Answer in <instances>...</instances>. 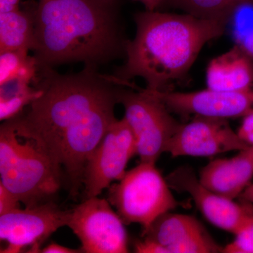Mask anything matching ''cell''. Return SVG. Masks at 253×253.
I'll return each mask as SVG.
<instances>
[{"label":"cell","mask_w":253,"mask_h":253,"mask_svg":"<svg viewBox=\"0 0 253 253\" xmlns=\"http://www.w3.org/2000/svg\"><path fill=\"white\" fill-rule=\"evenodd\" d=\"M36 86L42 89L41 96L9 121L44 147L70 195L77 197L89 156L117 120L115 108L122 85L97 68L84 66L69 75L40 68Z\"/></svg>","instance_id":"obj_1"},{"label":"cell","mask_w":253,"mask_h":253,"mask_svg":"<svg viewBox=\"0 0 253 253\" xmlns=\"http://www.w3.org/2000/svg\"><path fill=\"white\" fill-rule=\"evenodd\" d=\"M116 0H39L34 56L40 68L125 57L127 40Z\"/></svg>","instance_id":"obj_2"},{"label":"cell","mask_w":253,"mask_h":253,"mask_svg":"<svg viewBox=\"0 0 253 253\" xmlns=\"http://www.w3.org/2000/svg\"><path fill=\"white\" fill-rule=\"evenodd\" d=\"M134 21L136 34L126 41V61L111 78L123 86L142 78L152 91L184 81L204 46L223 36L226 27L186 14L147 10L136 13Z\"/></svg>","instance_id":"obj_3"},{"label":"cell","mask_w":253,"mask_h":253,"mask_svg":"<svg viewBox=\"0 0 253 253\" xmlns=\"http://www.w3.org/2000/svg\"><path fill=\"white\" fill-rule=\"evenodd\" d=\"M0 184L26 207L54 201L63 179L45 149L11 121L0 127Z\"/></svg>","instance_id":"obj_4"},{"label":"cell","mask_w":253,"mask_h":253,"mask_svg":"<svg viewBox=\"0 0 253 253\" xmlns=\"http://www.w3.org/2000/svg\"><path fill=\"white\" fill-rule=\"evenodd\" d=\"M171 190L156 164L140 162L109 186L108 201L125 224H140L144 232L158 217L177 207Z\"/></svg>","instance_id":"obj_5"},{"label":"cell","mask_w":253,"mask_h":253,"mask_svg":"<svg viewBox=\"0 0 253 253\" xmlns=\"http://www.w3.org/2000/svg\"><path fill=\"white\" fill-rule=\"evenodd\" d=\"M118 101L125 110V119L135 138L140 162H156L181 123L162 101L145 88L121 86Z\"/></svg>","instance_id":"obj_6"},{"label":"cell","mask_w":253,"mask_h":253,"mask_svg":"<svg viewBox=\"0 0 253 253\" xmlns=\"http://www.w3.org/2000/svg\"><path fill=\"white\" fill-rule=\"evenodd\" d=\"M122 219L107 200L99 196L84 199L70 210L67 226L86 253H126L127 233Z\"/></svg>","instance_id":"obj_7"},{"label":"cell","mask_w":253,"mask_h":253,"mask_svg":"<svg viewBox=\"0 0 253 253\" xmlns=\"http://www.w3.org/2000/svg\"><path fill=\"white\" fill-rule=\"evenodd\" d=\"M70 211L54 201L21 208L0 215V240L6 246L1 253H41V246L60 228L67 226Z\"/></svg>","instance_id":"obj_8"},{"label":"cell","mask_w":253,"mask_h":253,"mask_svg":"<svg viewBox=\"0 0 253 253\" xmlns=\"http://www.w3.org/2000/svg\"><path fill=\"white\" fill-rule=\"evenodd\" d=\"M136 155L135 138L124 118L111 125L86 162L84 173V199L99 196L113 181L121 180Z\"/></svg>","instance_id":"obj_9"},{"label":"cell","mask_w":253,"mask_h":253,"mask_svg":"<svg viewBox=\"0 0 253 253\" xmlns=\"http://www.w3.org/2000/svg\"><path fill=\"white\" fill-rule=\"evenodd\" d=\"M249 146L233 130L227 119L195 116L189 123L181 125L166 153L172 157H210Z\"/></svg>","instance_id":"obj_10"},{"label":"cell","mask_w":253,"mask_h":253,"mask_svg":"<svg viewBox=\"0 0 253 253\" xmlns=\"http://www.w3.org/2000/svg\"><path fill=\"white\" fill-rule=\"evenodd\" d=\"M147 90L161 100L171 112L183 116L193 115L228 120L244 117L253 110V87L238 91L207 88L189 92Z\"/></svg>","instance_id":"obj_11"},{"label":"cell","mask_w":253,"mask_h":253,"mask_svg":"<svg viewBox=\"0 0 253 253\" xmlns=\"http://www.w3.org/2000/svg\"><path fill=\"white\" fill-rule=\"evenodd\" d=\"M166 179L171 189L189 194L200 212L216 227L234 234L244 221L248 203L236 204L213 192L201 182L192 168H177Z\"/></svg>","instance_id":"obj_12"},{"label":"cell","mask_w":253,"mask_h":253,"mask_svg":"<svg viewBox=\"0 0 253 253\" xmlns=\"http://www.w3.org/2000/svg\"><path fill=\"white\" fill-rule=\"evenodd\" d=\"M142 236L162 246L167 253H222L207 229L196 218L168 212L155 220Z\"/></svg>","instance_id":"obj_13"},{"label":"cell","mask_w":253,"mask_h":253,"mask_svg":"<svg viewBox=\"0 0 253 253\" xmlns=\"http://www.w3.org/2000/svg\"><path fill=\"white\" fill-rule=\"evenodd\" d=\"M253 177V146L230 158H218L206 165L199 179L213 192L234 200L251 184Z\"/></svg>","instance_id":"obj_14"},{"label":"cell","mask_w":253,"mask_h":253,"mask_svg":"<svg viewBox=\"0 0 253 253\" xmlns=\"http://www.w3.org/2000/svg\"><path fill=\"white\" fill-rule=\"evenodd\" d=\"M208 89L238 91L253 87V59L242 44H235L208 63Z\"/></svg>","instance_id":"obj_15"},{"label":"cell","mask_w":253,"mask_h":253,"mask_svg":"<svg viewBox=\"0 0 253 253\" xmlns=\"http://www.w3.org/2000/svg\"><path fill=\"white\" fill-rule=\"evenodd\" d=\"M36 7L0 13V51L33 50L36 42Z\"/></svg>","instance_id":"obj_16"},{"label":"cell","mask_w":253,"mask_h":253,"mask_svg":"<svg viewBox=\"0 0 253 253\" xmlns=\"http://www.w3.org/2000/svg\"><path fill=\"white\" fill-rule=\"evenodd\" d=\"M40 86L23 79L11 80L0 84V120L17 117L42 94Z\"/></svg>","instance_id":"obj_17"},{"label":"cell","mask_w":253,"mask_h":253,"mask_svg":"<svg viewBox=\"0 0 253 253\" xmlns=\"http://www.w3.org/2000/svg\"><path fill=\"white\" fill-rule=\"evenodd\" d=\"M168 6L201 19L215 21L226 26L238 8L230 0H166Z\"/></svg>","instance_id":"obj_18"},{"label":"cell","mask_w":253,"mask_h":253,"mask_svg":"<svg viewBox=\"0 0 253 253\" xmlns=\"http://www.w3.org/2000/svg\"><path fill=\"white\" fill-rule=\"evenodd\" d=\"M40 67L35 56L28 51L6 50L0 51V84L14 79H23L36 85Z\"/></svg>","instance_id":"obj_19"},{"label":"cell","mask_w":253,"mask_h":253,"mask_svg":"<svg viewBox=\"0 0 253 253\" xmlns=\"http://www.w3.org/2000/svg\"><path fill=\"white\" fill-rule=\"evenodd\" d=\"M234 235L235 239L223 248L222 253H253V205L248 203L246 217Z\"/></svg>","instance_id":"obj_20"},{"label":"cell","mask_w":253,"mask_h":253,"mask_svg":"<svg viewBox=\"0 0 253 253\" xmlns=\"http://www.w3.org/2000/svg\"><path fill=\"white\" fill-rule=\"evenodd\" d=\"M21 202L0 184V215L21 208Z\"/></svg>","instance_id":"obj_21"},{"label":"cell","mask_w":253,"mask_h":253,"mask_svg":"<svg viewBox=\"0 0 253 253\" xmlns=\"http://www.w3.org/2000/svg\"><path fill=\"white\" fill-rule=\"evenodd\" d=\"M237 131L241 140L249 146H253V110L244 116Z\"/></svg>","instance_id":"obj_22"},{"label":"cell","mask_w":253,"mask_h":253,"mask_svg":"<svg viewBox=\"0 0 253 253\" xmlns=\"http://www.w3.org/2000/svg\"><path fill=\"white\" fill-rule=\"evenodd\" d=\"M144 238V237H143ZM134 252L138 253H167L166 250L157 243L144 238L134 244Z\"/></svg>","instance_id":"obj_23"},{"label":"cell","mask_w":253,"mask_h":253,"mask_svg":"<svg viewBox=\"0 0 253 253\" xmlns=\"http://www.w3.org/2000/svg\"><path fill=\"white\" fill-rule=\"evenodd\" d=\"M41 253H83L81 249H73L70 248L65 247L52 242L46 246L44 249H42Z\"/></svg>","instance_id":"obj_24"},{"label":"cell","mask_w":253,"mask_h":253,"mask_svg":"<svg viewBox=\"0 0 253 253\" xmlns=\"http://www.w3.org/2000/svg\"><path fill=\"white\" fill-rule=\"evenodd\" d=\"M21 0H0V13L8 12L20 7Z\"/></svg>","instance_id":"obj_25"},{"label":"cell","mask_w":253,"mask_h":253,"mask_svg":"<svg viewBox=\"0 0 253 253\" xmlns=\"http://www.w3.org/2000/svg\"><path fill=\"white\" fill-rule=\"evenodd\" d=\"M144 5L147 11H159L164 5L166 0H136Z\"/></svg>","instance_id":"obj_26"},{"label":"cell","mask_w":253,"mask_h":253,"mask_svg":"<svg viewBox=\"0 0 253 253\" xmlns=\"http://www.w3.org/2000/svg\"><path fill=\"white\" fill-rule=\"evenodd\" d=\"M240 197L241 198L243 201L253 205V183L250 184V185L245 189V191L242 193V194L240 196Z\"/></svg>","instance_id":"obj_27"},{"label":"cell","mask_w":253,"mask_h":253,"mask_svg":"<svg viewBox=\"0 0 253 253\" xmlns=\"http://www.w3.org/2000/svg\"><path fill=\"white\" fill-rule=\"evenodd\" d=\"M236 7H241V6H251L253 7V0H230Z\"/></svg>","instance_id":"obj_28"},{"label":"cell","mask_w":253,"mask_h":253,"mask_svg":"<svg viewBox=\"0 0 253 253\" xmlns=\"http://www.w3.org/2000/svg\"><path fill=\"white\" fill-rule=\"evenodd\" d=\"M247 52L251 55V57L253 59V34L250 37L246 44H242Z\"/></svg>","instance_id":"obj_29"}]
</instances>
